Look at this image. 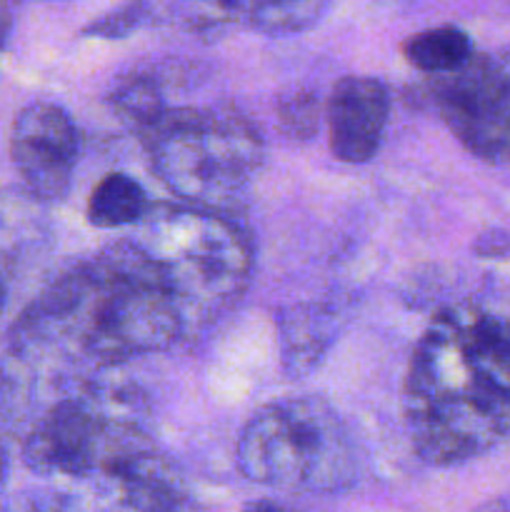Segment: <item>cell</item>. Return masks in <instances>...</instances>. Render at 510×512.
Returning a JSON list of instances; mask_svg holds the SVG:
<instances>
[{"instance_id":"obj_1","label":"cell","mask_w":510,"mask_h":512,"mask_svg":"<svg viewBox=\"0 0 510 512\" xmlns=\"http://www.w3.org/2000/svg\"><path fill=\"white\" fill-rule=\"evenodd\" d=\"M405 423L438 468L488 453L510 435V318L475 300L428 325L405 378Z\"/></svg>"},{"instance_id":"obj_4","label":"cell","mask_w":510,"mask_h":512,"mask_svg":"<svg viewBox=\"0 0 510 512\" xmlns=\"http://www.w3.org/2000/svg\"><path fill=\"white\" fill-rule=\"evenodd\" d=\"M143 135L158 178L195 205H223L263 163V138L245 115L220 108L165 110Z\"/></svg>"},{"instance_id":"obj_21","label":"cell","mask_w":510,"mask_h":512,"mask_svg":"<svg viewBox=\"0 0 510 512\" xmlns=\"http://www.w3.org/2000/svg\"><path fill=\"white\" fill-rule=\"evenodd\" d=\"M5 483H8V455L0 448V493L5 490Z\"/></svg>"},{"instance_id":"obj_3","label":"cell","mask_w":510,"mask_h":512,"mask_svg":"<svg viewBox=\"0 0 510 512\" xmlns=\"http://www.w3.org/2000/svg\"><path fill=\"white\" fill-rule=\"evenodd\" d=\"M140 223L130 240L175 300L183 328L210 320L240 298L250 275V248L228 220L200 210L148 208Z\"/></svg>"},{"instance_id":"obj_18","label":"cell","mask_w":510,"mask_h":512,"mask_svg":"<svg viewBox=\"0 0 510 512\" xmlns=\"http://www.w3.org/2000/svg\"><path fill=\"white\" fill-rule=\"evenodd\" d=\"M475 512H510V495H498V498L480 505Z\"/></svg>"},{"instance_id":"obj_12","label":"cell","mask_w":510,"mask_h":512,"mask_svg":"<svg viewBox=\"0 0 510 512\" xmlns=\"http://www.w3.org/2000/svg\"><path fill=\"white\" fill-rule=\"evenodd\" d=\"M110 103L140 133H145L150 125L158 123L165 115V110H168L165 108L163 90H160L158 78L150 73H138L120 80L118 88L110 95Z\"/></svg>"},{"instance_id":"obj_19","label":"cell","mask_w":510,"mask_h":512,"mask_svg":"<svg viewBox=\"0 0 510 512\" xmlns=\"http://www.w3.org/2000/svg\"><path fill=\"white\" fill-rule=\"evenodd\" d=\"M208 3H213L215 8H223V10H230V13H243V15H245V8H248V0H208Z\"/></svg>"},{"instance_id":"obj_7","label":"cell","mask_w":510,"mask_h":512,"mask_svg":"<svg viewBox=\"0 0 510 512\" xmlns=\"http://www.w3.org/2000/svg\"><path fill=\"white\" fill-rule=\"evenodd\" d=\"M110 445V430L100 413L83 400L55 403L23 443V463L35 475L85 480L98 473Z\"/></svg>"},{"instance_id":"obj_17","label":"cell","mask_w":510,"mask_h":512,"mask_svg":"<svg viewBox=\"0 0 510 512\" xmlns=\"http://www.w3.org/2000/svg\"><path fill=\"white\" fill-rule=\"evenodd\" d=\"M15 3H18V0H0V50L8 48L10 33H13Z\"/></svg>"},{"instance_id":"obj_14","label":"cell","mask_w":510,"mask_h":512,"mask_svg":"<svg viewBox=\"0 0 510 512\" xmlns=\"http://www.w3.org/2000/svg\"><path fill=\"white\" fill-rule=\"evenodd\" d=\"M320 118H323V108H320V98L315 90L295 88L293 93L280 95L278 120L280 130L288 138L310 140L313 135H318Z\"/></svg>"},{"instance_id":"obj_6","label":"cell","mask_w":510,"mask_h":512,"mask_svg":"<svg viewBox=\"0 0 510 512\" xmlns=\"http://www.w3.org/2000/svg\"><path fill=\"white\" fill-rule=\"evenodd\" d=\"M78 128L60 105L30 103L10 128V160L28 193L43 203H58L73 185L78 163Z\"/></svg>"},{"instance_id":"obj_15","label":"cell","mask_w":510,"mask_h":512,"mask_svg":"<svg viewBox=\"0 0 510 512\" xmlns=\"http://www.w3.org/2000/svg\"><path fill=\"white\" fill-rule=\"evenodd\" d=\"M150 18V8L145 0H130V3L120 5L118 10H110L103 18L93 20L83 28L85 38H125V35L135 33L138 28H143Z\"/></svg>"},{"instance_id":"obj_2","label":"cell","mask_w":510,"mask_h":512,"mask_svg":"<svg viewBox=\"0 0 510 512\" xmlns=\"http://www.w3.org/2000/svg\"><path fill=\"white\" fill-rule=\"evenodd\" d=\"M250 483L335 495L353 488L358 463L343 420L323 398H285L255 410L235 445Z\"/></svg>"},{"instance_id":"obj_9","label":"cell","mask_w":510,"mask_h":512,"mask_svg":"<svg viewBox=\"0 0 510 512\" xmlns=\"http://www.w3.org/2000/svg\"><path fill=\"white\" fill-rule=\"evenodd\" d=\"M280 360L288 378H303L320 365L333 345L335 313L320 303L290 305L280 313Z\"/></svg>"},{"instance_id":"obj_20","label":"cell","mask_w":510,"mask_h":512,"mask_svg":"<svg viewBox=\"0 0 510 512\" xmlns=\"http://www.w3.org/2000/svg\"><path fill=\"white\" fill-rule=\"evenodd\" d=\"M245 512H283L275 503H268V500H260V503H250Z\"/></svg>"},{"instance_id":"obj_22","label":"cell","mask_w":510,"mask_h":512,"mask_svg":"<svg viewBox=\"0 0 510 512\" xmlns=\"http://www.w3.org/2000/svg\"><path fill=\"white\" fill-rule=\"evenodd\" d=\"M3 310H5V283L3 278H0V315H3Z\"/></svg>"},{"instance_id":"obj_13","label":"cell","mask_w":510,"mask_h":512,"mask_svg":"<svg viewBox=\"0 0 510 512\" xmlns=\"http://www.w3.org/2000/svg\"><path fill=\"white\" fill-rule=\"evenodd\" d=\"M330 0H248L250 23L265 33H298L323 15Z\"/></svg>"},{"instance_id":"obj_10","label":"cell","mask_w":510,"mask_h":512,"mask_svg":"<svg viewBox=\"0 0 510 512\" xmlns=\"http://www.w3.org/2000/svg\"><path fill=\"white\" fill-rule=\"evenodd\" d=\"M403 55L420 73L445 75L463 68L475 53L465 30L455 25H440V28L410 35L403 43Z\"/></svg>"},{"instance_id":"obj_16","label":"cell","mask_w":510,"mask_h":512,"mask_svg":"<svg viewBox=\"0 0 510 512\" xmlns=\"http://www.w3.org/2000/svg\"><path fill=\"white\" fill-rule=\"evenodd\" d=\"M0 512H78V503L60 490L30 488L5 498Z\"/></svg>"},{"instance_id":"obj_8","label":"cell","mask_w":510,"mask_h":512,"mask_svg":"<svg viewBox=\"0 0 510 512\" xmlns=\"http://www.w3.org/2000/svg\"><path fill=\"white\" fill-rule=\"evenodd\" d=\"M390 115V93L378 78L345 75L330 93L328 138L338 160L350 165L368 163L383 143Z\"/></svg>"},{"instance_id":"obj_11","label":"cell","mask_w":510,"mask_h":512,"mask_svg":"<svg viewBox=\"0 0 510 512\" xmlns=\"http://www.w3.org/2000/svg\"><path fill=\"white\" fill-rule=\"evenodd\" d=\"M148 213V198L138 180L125 173H110L93 188L88 200V220L95 228H125L140 223Z\"/></svg>"},{"instance_id":"obj_5","label":"cell","mask_w":510,"mask_h":512,"mask_svg":"<svg viewBox=\"0 0 510 512\" xmlns=\"http://www.w3.org/2000/svg\"><path fill=\"white\" fill-rule=\"evenodd\" d=\"M433 100L450 133L475 158L510 163V50L498 58L473 55L463 68L438 75Z\"/></svg>"}]
</instances>
